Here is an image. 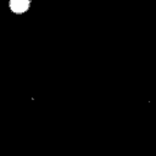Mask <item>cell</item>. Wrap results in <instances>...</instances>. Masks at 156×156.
<instances>
[{"label": "cell", "mask_w": 156, "mask_h": 156, "mask_svg": "<svg viewBox=\"0 0 156 156\" xmlns=\"http://www.w3.org/2000/svg\"><path fill=\"white\" fill-rule=\"evenodd\" d=\"M33 0H7V9L15 16H23L32 9Z\"/></svg>", "instance_id": "obj_1"}]
</instances>
